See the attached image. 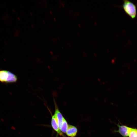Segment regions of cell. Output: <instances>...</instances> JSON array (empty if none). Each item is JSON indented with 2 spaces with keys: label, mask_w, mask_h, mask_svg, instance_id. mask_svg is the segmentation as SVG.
I'll list each match as a JSON object with an SVG mask.
<instances>
[{
  "label": "cell",
  "mask_w": 137,
  "mask_h": 137,
  "mask_svg": "<svg viewBox=\"0 0 137 137\" xmlns=\"http://www.w3.org/2000/svg\"><path fill=\"white\" fill-rule=\"evenodd\" d=\"M129 136V137H137V129L131 128Z\"/></svg>",
  "instance_id": "ba28073f"
},
{
  "label": "cell",
  "mask_w": 137,
  "mask_h": 137,
  "mask_svg": "<svg viewBox=\"0 0 137 137\" xmlns=\"http://www.w3.org/2000/svg\"><path fill=\"white\" fill-rule=\"evenodd\" d=\"M77 131V129L75 127L69 125L66 134L69 136L74 137L76 135Z\"/></svg>",
  "instance_id": "8992f818"
},
{
  "label": "cell",
  "mask_w": 137,
  "mask_h": 137,
  "mask_svg": "<svg viewBox=\"0 0 137 137\" xmlns=\"http://www.w3.org/2000/svg\"><path fill=\"white\" fill-rule=\"evenodd\" d=\"M31 26H32V28H34V26H33V25H31Z\"/></svg>",
  "instance_id": "9c48e42d"
},
{
  "label": "cell",
  "mask_w": 137,
  "mask_h": 137,
  "mask_svg": "<svg viewBox=\"0 0 137 137\" xmlns=\"http://www.w3.org/2000/svg\"><path fill=\"white\" fill-rule=\"evenodd\" d=\"M18 80L16 76L10 71L0 69V82L6 83L16 82Z\"/></svg>",
  "instance_id": "6da1fadb"
},
{
  "label": "cell",
  "mask_w": 137,
  "mask_h": 137,
  "mask_svg": "<svg viewBox=\"0 0 137 137\" xmlns=\"http://www.w3.org/2000/svg\"><path fill=\"white\" fill-rule=\"evenodd\" d=\"M54 102L55 106V111L54 114L56 116L59 127L60 129L63 122L64 117L58 109L55 100Z\"/></svg>",
  "instance_id": "3957f363"
},
{
  "label": "cell",
  "mask_w": 137,
  "mask_h": 137,
  "mask_svg": "<svg viewBox=\"0 0 137 137\" xmlns=\"http://www.w3.org/2000/svg\"><path fill=\"white\" fill-rule=\"evenodd\" d=\"M119 127L118 132L124 137L129 136L131 128L125 126L118 125Z\"/></svg>",
  "instance_id": "5b68a950"
},
{
  "label": "cell",
  "mask_w": 137,
  "mask_h": 137,
  "mask_svg": "<svg viewBox=\"0 0 137 137\" xmlns=\"http://www.w3.org/2000/svg\"><path fill=\"white\" fill-rule=\"evenodd\" d=\"M43 23H44V24H45V22H44V21H43Z\"/></svg>",
  "instance_id": "8fae6325"
},
{
  "label": "cell",
  "mask_w": 137,
  "mask_h": 137,
  "mask_svg": "<svg viewBox=\"0 0 137 137\" xmlns=\"http://www.w3.org/2000/svg\"><path fill=\"white\" fill-rule=\"evenodd\" d=\"M54 19L56 21V19H55V18H54Z\"/></svg>",
  "instance_id": "4fadbf2b"
},
{
  "label": "cell",
  "mask_w": 137,
  "mask_h": 137,
  "mask_svg": "<svg viewBox=\"0 0 137 137\" xmlns=\"http://www.w3.org/2000/svg\"><path fill=\"white\" fill-rule=\"evenodd\" d=\"M51 124L53 129L59 135L63 136V134L59 127L56 116L54 114L52 117Z\"/></svg>",
  "instance_id": "277c9868"
},
{
  "label": "cell",
  "mask_w": 137,
  "mask_h": 137,
  "mask_svg": "<svg viewBox=\"0 0 137 137\" xmlns=\"http://www.w3.org/2000/svg\"><path fill=\"white\" fill-rule=\"evenodd\" d=\"M50 13H51V14H52V12L50 11Z\"/></svg>",
  "instance_id": "7c38bea8"
},
{
  "label": "cell",
  "mask_w": 137,
  "mask_h": 137,
  "mask_svg": "<svg viewBox=\"0 0 137 137\" xmlns=\"http://www.w3.org/2000/svg\"><path fill=\"white\" fill-rule=\"evenodd\" d=\"M68 125L64 117L62 125L60 129L61 132L64 133H66L68 128Z\"/></svg>",
  "instance_id": "52a82bcc"
},
{
  "label": "cell",
  "mask_w": 137,
  "mask_h": 137,
  "mask_svg": "<svg viewBox=\"0 0 137 137\" xmlns=\"http://www.w3.org/2000/svg\"><path fill=\"white\" fill-rule=\"evenodd\" d=\"M122 7L125 13L132 19H134L136 15L135 5L129 1L124 0Z\"/></svg>",
  "instance_id": "7a4b0ae2"
},
{
  "label": "cell",
  "mask_w": 137,
  "mask_h": 137,
  "mask_svg": "<svg viewBox=\"0 0 137 137\" xmlns=\"http://www.w3.org/2000/svg\"><path fill=\"white\" fill-rule=\"evenodd\" d=\"M18 18V19L19 20H20V19L19 18Z\"/></svg>",
  "instance_id": "30bf717a"
}]
</instances>
